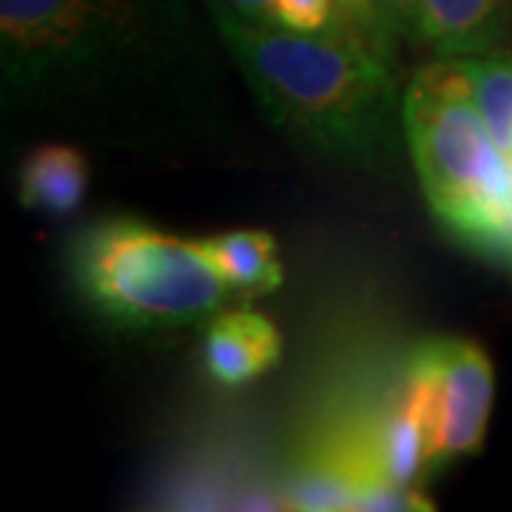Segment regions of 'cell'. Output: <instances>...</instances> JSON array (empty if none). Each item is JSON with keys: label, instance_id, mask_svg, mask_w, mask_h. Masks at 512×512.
Returning <instances> with one entry per match:
<instances>
[{"label": "cell", "instance_id": "obj_1", "mask_svg": "<svg viewBox=\"0 0 512 512\" xmlns=\"http://www.w3.org/2000/svg\"><path fill=\"white\" fill-rule=\"evenodd\" d=\"M3 111L151 151L214 114L220 63L185 0H0Z\"/></svg>", "mask_w": 512, "mask_h": 512}, {"label": "cell", "instance_id": "obj_2", "mask_svg": "<svg viewBox=\"0 0 512 512\" xmlns=\"http://www.w3.org/2000/svg\"><path fill=\"white\" fill-rule=\"evenodd\" d=\"M214 29L268 120L330 160L382 168L396 160L399 103L390 57L356 26L305 35L239 18L208 0Z\"/></svg>", "mask_w": 512, "mask_h": 512}, {"label": "cell", "instance_id": "obj_3", "mask_svg": "<svg viewBox=\"0 0 512 512\" xmlns=\"http://www.w3.org/2000/svg\"><path fill=\"white\" fill-rule=\"evenodd\" d=\"M402 126L436 217L478 251L512 256V163L484 123L458 60L413 77Z\"/></svg>", "mask_w": 512, "mask_h": 512}, {"label": "cell", "instance_id": "obj_4", "mask_svg": "<svg viewBox=\"0 0 512 512\" xmlns=\"http://www.w3.org/2000/svg\"><path fill=\"white\" fill-rule=\"evenodd\" d=\"M86 302L111 325L168 330L220 311L231 288L200 242H185L131 217L89 225L72 251Z\"/></svg>", "mask_w": 512, "mask_h": 512}, {"label": "cell", "instance_id": "obj_5", "mask_svg": "<svg viewBox=\"0 0 512 512\" xmlns=\"http://www.w3.org/2000/svg\"><path fill=\"white\" fill-rule=\"evenodd\" d=\"M441 373L439 467L484 447L493 407V365L487 353L464 339L436 342Z\"/></svg>", "mask_w": 512, "mask_h": 512}, {"label": "cell", "instance_id": "obj_6", "mask_svg": "<svg viewBox=\"0 0 512 512\" xmlns=\"http://www.w3.org/2000/svg\"><path fill=\"white\" fill-rule=\"evenodd\" d=\"M507 0H416V40L444 60L504 52Z\"/></svg>", "mask_w": 512, "mask_h": 512}, {"label": "cell", "instance_id": "obj_7", "mask_svg": "<svg viewBox=\"0 0 512 512\" xmlns=\"http://www.w3.org/2000/svg\"><path fill=\"white\" fill-rule=\"evenodd\" d=\"M282 359V336L271 319L254 311L222 313L202 339V362L222 387H245Z\"/></svg>", "mask_w": 512, "mask_h": 512}, {"label": "cell", "instance_id": "obj_8", "mask_svg": "<svg viewBox=\"0 0 512 512\" xmlns=\"http://www.w3.org/2000/svg\"><path fill=\"white\" fill-rule=\"evenodd\" d=\"M89 188V163L80 148L69 143L37 146L18 174V197L23 208L63 217L77 211Z\"/></svg>", "mask_w": 512, "mask_h": 512}, {"label": "cell", "instance_id": "obj_9", "mask_svg": "<svg viewBox=\"0 0 512 512\" xmlns=\"http://www.w3.org/2000/svg\"><path fill=\"white\" fill-rule=\"evenodd\" d=\"M200 248L220 271L231 293L254 299L282 285L285 271L276 256V239L262 228H239L200 239Z\"/></svg>", "mask_w": 512, "mask_h": 512}, {"label": "cell", "instance_id": "obj_10", "mask_svg": "<svg viewBox=\"0 0 512 512\" xmlns=\"http://www.w3.org/2000/svg\"><path fill=\"white\" fill-rule=\"evenodd\" d=\"M458 63L470 77L476 106L493 140L512 163V55L493 52V55L464 57Z\"/></svg>", "mask_w": 512, "mask_h": 512}, {"label": "cell", "instance_id": "obj_11", "mask_svg": "<svg viewBox=\"0 0 512 512\" xmlns=\"http://www.w3.org/2000/svg\"><path fill=\"white\" fill-rule=\"evenodd\" d=\"M268 23H276L282 29H293V32H305V35L356 26L342 12L339 0H274L271 12H268Z\"/></svg>", "mask_w": 512, "mask_h": 512}, {"label": "cell", "instance_id": "obj_12", "mask_svg": "<svg viewBox=\"0 0 512 512\" xmlns=\"http://www.w3.org/2000/svg\"><path fill=\"white\" fill-rule=\"evenodd\" d=\"M370 12L390 55L402 37L416 40V0H370Z\"/></svg>", "mask_w": 512, "mask_h": 512}, {"label": "cell", "instance_id": "obj_13", "mask_svg": "<svg viewBox=\"0 0 512 512\" xmlns=\"http://www.w3.org/2000/svg\"><path fill=\"white\" fill-rule=\"evenodd\" d=\"M222 6H228L231 12H237L239 18L248 20H268L271 3L274 0H220Z\"/></svg>", "mask_w": 512, "mask_h": 512}]
</instances>
